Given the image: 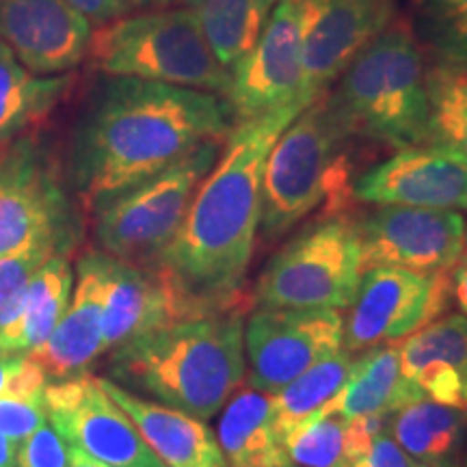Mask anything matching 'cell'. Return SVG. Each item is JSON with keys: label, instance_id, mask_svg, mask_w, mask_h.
Wrapping results in <instances>:
<instances>
[{"label": "cell", "instance_id": "obj_38", "mask_svg": "<svg viewBox=\"0 0 467 467\" xmlns=\"http://www.w3.org/2000/svg\"><path fill=\"white\" fill-rule=\"evenodd\" d=\"M69 467H113V465L102 463V461L89 457V454L78 451V448L69 446Z\"/></svg>", "mask_w": 467, "mask_h": 467}, {"label": "cell", "instance_id": "obj_6", "mask_svg": "<svg viewBox=\"0 0 467 467\" xmlns=\"http://www.w3.org/2000/svg\"><path fill=\"white\" fill-rule=\"evenodd\" d=\"M89 58L104 76L225 96L230 72L213 55L189 9L117 17L91 35Z\"/></svg>", "mask_w": 467, "mask_h": 467}, {"label": "cell", "instance_id": "obj_9", "mask_svg": "<svg viewBox=\"0 0 467 467\" xmlns=\"http://www.w3.org/2000/svg\"><path fill=\"white\" fill-rule=\"evenodd\" d=\"M37 244L69 254L76 217L55 156L28 134L0 151V260Z\"/></svg>", "mask_w": 467, "mask_h": 467}, {"label": "cell", "instance_id": "obj_40", "mask_svg": "<svg viewBox=\"0 0 467 467\" xmlns=\"http://www.w3.org/2000/svg\"><path fill=\"white\" fill-rule=\"evenodd\" d=\"M175 0H130V9H162Z\"/></svg>", "mask_w": 467, "mask_h": 467}, {"label": "cell", "instance_id": "obj_28", "mask_svg": "<svg viewBox=\"0 0 467 467\" xmlns=\"http://www.w3.org/2000/svg\"><path fill=\"white\" fill-rule=\"evenodd\" d=\"M389 435L418 463L454 459L467 437V411L420 399L389 418Z\"/></svg>", "mask_w": 467, "mask_h": 467}, {"label": "cell", "instance_id": "obj_8", "mask_svg": "<svg viewBox=\"0 0 467 467\" xmlns=\"http://www.w3.org/2000/svg\"><path fill=\"white\" fill-rule=\"evenodd\" d=\"M361 275L358 223L342 214L323 217L268 262L255 301L275 309H347Z\"/></svg>", "mask_w": 467, "mask_h": 467}, {"label": "cell", "instance_id": "obj_17", "mask_svg": "<svg viewBox=\"0 0 467 467\" xmlns=\"http://www.w3.org/2000/svg\"><path fill=\"white\" fill-rule=\"evenodd\" d=\"M91 35V22L67 0H0V44L37 76L78 67Z\"/></svg>", "mask_w": 467, "mask_h": 467}, {"label": "cell", "instance_id": "obj_39", "mask_svg": "<svg viewBox=\"0 0 467 467\" xmlns=\"http://www.w3.org/2000/svg\"><path fill=\"white\" fill-rule=\"evenodd\" d=\"M17 443L0 435V467H16Z\"/></svg>", "mask_w": 467, "mask_h": 467}, {"label": "cell", "instance_id": "obj_23", "mask_svg": "<svg viewBox=\"0 0 467 467\" xmlns=\"http://www.w3.org/2000/svg\"><path fill=\"white\" fill-rule=\"evenodd\" d=\"M214 435L227 467H295L273 426L271 394L251 385L225 402Z\"/></svg>", "mask_w": 467, "mask_h": 467}, {"label": "cell", "instance_id": "obj_10", "mask_svg": "<svg viewBox=\"0 0 467 467\" xmlns=\"http://www.w3.org/2000/svg\"><path fill=\"white\" fill-rule=\"evenodd\" d=\"M451 301V271L370 268L361 275L358 295L348 307L342 348L353 355L405 340L440 318Z\"/></svg>", "mask_w": 467, "mask_h": 467}, {"label": "cell", "instance_id": "obj_34", "mask_svg": "<svg viewBox=\"0 0 467 467\" xmlns=\"http://www.w3.org/2000/svg\"><path fill=\"white\" fill-rule=\"evenodd\" d=\"M348 467H416L409 454L402 451L399 443L394 441V437L389 435V429L385 431L372 441V446Z\"/></svg>", "mask_w": 467, "mask_h": 467}, {"label": "cell", "instance_id": "obj_7", "mask_svg": "<svg viewBox=\"0 0 467 467\" xmlns=\"http://www.w3.org/2000/svg\"><path fill=\"white\" fill-rule=\"evenodd\" d=\"M219 151L221 139H210L93 210L102 254L137 266H156L182 225L202 180L217 162Z\"/></svg>", "mask_w": 467, "mask_h": 467}, {"label": "cell", "instance_id": "obj_29", "mask_svg": "<svg viewBox=\"0 0 467 467\" xmlns=\"http://www.w3.org/2000/svg\"><path fill=\"white\" fill-rule=\"evenodd\" d=\"M353 361V355L340 348L337 353L314 364L277 394H271L273 426H275L279 441L284 443L296 426L318 416L336 399L342 385L347 383Z\"/></svg>", "mask_w": 467, "mask_h": 467}, {"label": "cell", "instance_id": "obj_22", "mask_svg": "<svg viewBox=\"0 0 467 467\" xmlns=\"http://www.w3.org/2000/svg\"><path fill=\"white\" fill-rule=\"evenodd\" d=\"M426 399L400 370L396 344L368 348L353 361L350 375L318 416H392L409 402Z\"/></svg>", "mask_w": 467, "mask_h": 467}, {"label": "cell", "instance_id": "obj_31", "mask_svg": "<svg viewBox=\"0 0 467 467\" xmlns=\"http://www.w3.org/2000/svg\"><path fill=\"white\" fill-rule=\"evenodd\" d=\"M46 385L42 368L28 359L22 375L0 394V435L20 443L48 422Z\"/></svg>", "mask_w": 467, "mask_h": 467}, {"label": "cell", "instance_id": "obj_3", "mask_svg": "<svg viewBox=\"0 0 467 467\" xmlns=\"http://www.w3.org/2000/svg\"><path fill=\"white\" fill-rule=\"evenodd\" d=\"M243 307L191 317L110 350L109 375L197 420L217 416L244 379Z\"/></svg>", "mask_w": 467, "mask_h": 467}, {"label": "cell", "instance_id": "obj_14", "mask_svg": "<svg viewBox=\"0 0 467 467\" xmlns=\"http://www.w3.org/2000/svg\"><path fill=\"white\" fill-rule=\"evenodd\" d=\"M48 420L67 446L113 467H165L132 420L87 375L46 385Z\"/></svg>", "mask_w": 467, "mask_h": 467}, {"label": "cell", "instance_id": "obj_20", "mask_svg": "<svg viewBox=\"0 0 467 467\" xmlns=\"http://www.w3.org/2000/svg\"><path fill=\"white\" fill-rule=\"evenodd\" d=\"M400 370L426 399L467 411V317L446 314L399 347Z\"/></svg>", "mask_w": 467, "mask_h": 467}, {"label": "cell", "instance_id": "obj_42", "mask_svg": "<svg viewBox=\"0 0 467 467\" xmlns=\"http://www.w3.org/2000/svg\"><path fill=\"white\" fill-rule=\"evenodd\" d=\"M459 465H461V467H467V448L463 451V459H461Z\"/></svg>", "mask_w": 467, "mask_h": 467}, {"label": "cell", "instance_id": "obj_1", "mask_svg": "<svg viewBox=\"0 0 467 467\" xmlns=\"http://www.w3.org/2000/svg\"><path fill=\"white\" fill-rule=\"evenodd\" d=\"M230 130V110L221 96L107 76L74 130L69 154L74 189L93 213L117 192Z\"/></svg>", "mask_w": 467, "mask_h": 467}, {"label": "cell", "instance_id": "obj_32", "mask_svg": "<svg viewBox=\"0 0 467 467\" xmlns=\"http://www.w3.org/2000/svg\"><path fill=\"white\" fill-rule=\"evenodd\" d=\"M418 31L437 58L467 66V0H422Z\"/></svg>", "mask_w": 467, "mask_h": 467}, {"label": "cell", "instance_id": "obj_35", "mask_svg": "<svg viewBox=\"0 0 467 467\" xmlns=\"http://www.w3.org/2000/svg\"><path fill=\"white\" fill-rule=\"evenodd\" d=\"M76 11H80L91 26H104L109 22L124 17L130 11V0H67Z\"/></svg>", "mask_w": 467, "mask_h": 467}, {"label": "cell", "instance_id": "obj_4", "mask_svg": "<svg viewBox=\"0 0 467 467\" xmlns=\"http://www.w3.org/2000/svg\"><path fill=\"white\" fill-rule=\"evenodd\" d=\"M325 102L348 139L396 151L426 143L429 102L422 52L407 22L392 26L355 58Z\"/></svg>", "mask_w": 467, "mask_h": 467}, {"label": "cell", "instance_id": "obj_30", "mask_svg": "<svg viewBox=\"0 0 467 467\" xmlns=\"http://www.w3.org/2000/svg\"><path fill=\"white\" fill-rule=\"evenodd\" d=\"M429 128L426 143L467 161V66L437 61L424 69Z\"/></svg>", "mask_w": 467, "mask_h": 467}, {"label": "cell", "instance_id": "obj_27", "mask_svg": "<svg viewBox=\"0 0 467 467\" xmlns=\"http://www.w3.org/2000/svg\"><path fill=\"white\" fill-rule=\"evenodd\" d=\"M72 288L74 271L67 255H52L28 284L20 317L0 348L20 355H31L33 350L42 348L69 307Z\"/></svg>", "mask_w": 467, "mask_h": 467}, {"label": "cell", "instance_id": "obj_41", "mask_svg": "<svg viewBox=\"0 0 467 467\" xmlns=\"http://www.w3.org/2000/svg\"><path fill=\"white\" fill-rule=\"evenodd\" d=\"M416 467H461L454 459L446 461H435V463H416Z\"/></svg>", "mask_w": 467, "mask_h": 467}, {"label": "cell", "instance_id": "obj_18", "mask_svg": "<svg viewBox=\"0 0 467 467\" xmlns=\"http://www.w3.org/2000/svg\"><path fill=\"white\" fill-rule=\"evenodd\" d=\"M203 312L161 266H137L107 255L102 344L104 353L134 337Z\"/></svg>", "mask_w": 467, "mask_h": 467}, {"label": "cell", "instance_id": "obj_11", "mask_svg": "<svg viewBox=\"0 0 467 467\" xmlns=\"http://www.w3.org/2000/svg\"><path fill=\"white\" fill-rule=\"evenodd\" d=\"M344 320L337 309L260 307L244 325L251 388L265 394L301 377L342 348Z\"/></svg>", "mask_w": 467, "mask_h": 467}, {"label": "cell", "instance_id": "obj_25", "mask_svg": "<svg viewBox=\"0 0 467 467\" xmlns=\"http://www.w3.org/2000/svg\"><path fill=\"white\" fill-rule=\"evenodd\" d=\"M72 85V76H37L0 44V151L42 121Z\"/></svg>", "mask_w": 467, "mask_h": 467}, {"label": "cell", "instance_id": "obj_36", "mask_svg": "<svg viewBox=\"0 0 467 467\" xmlns=\"http://www.w3.org/2000/svg\"><path fill=\"white\" fill-rule=\"evenodd\" d=\"M28 364L26 355L11 353V350L0 348V394L22 375L25 366Z\"/></svg>", "mask_w": 467, "mask_h": 467}, {"label": "cell", "instance_id": "obj_2", "mask_svg": "<svg viewBox=\"0 0 467 467\" xmlns=\"http://www.w3.org/2000/svg\"><path fill=\"white\" fill-rule=\"evenodd\" d=\"M306 109L290 102L232 126L178 234L156 262L203 312L236 306L262 217V173L273 143Z\"/></svg>", "mask_w": 467, "mask_h": 467}, {"label": "cell", "instance_id": "obj_16", "mask_svg": "<svg viewBox=\"0 0 467 467\" xmlns=\"http://www.w3.org/2000/svg\"><path fill=\"white\" fill-rule=\"evenodd\" d=\"M353 195L372 206L467 210V161L437 145H416L366 171Z\"/></svg>", "mask_w": 467, "mask_h": 467}, {"label": "cell", "instance_id": "obj_33", "mask_svg": "<svg viewBox=\"0 0 467 467\" xmlns=\"http://www.w3.org/2000/svg\"><path fill=\"white\" fill-rule=\"evenodd\" d=\"M16 467H69V446L48 422L17 443Z\"/></svg>", "mask_w": 467, "mask_h": 467}, {"label": "cell", "instance_id": "obj_43", "mask_svg": "<svg viewBox=\"0 0 467 467\" xmlns=\"http://www.w3.org/2000/svg\"><path fill=\"white\" fill-rule=\"evenodd\" d=\"M465 251H467V221H465Z\"/></svg>", "mask_w": 467, "mask_h": 467}, {"label": "cell", "instance_id": "obj_19", "mask_svg": "<svg viewBox=\"0 0 467 467\" xmlns=\"http://www.w3.org/2000/svg\"><path fill=\"white\" fill-rule=\"evenodd\" d=\"M107 292V254L87 251L76 266V288L69 307L42 348L26 355L42 368L46 381L57 383L87 375L104 355L102 317Z\"/></svg>", "mask_w": 467, "mask_h": 467}, {"label": "cell", "instance_id": "obj_21", "mask_svg": "<svg viewBox=\"0 0 467 467\" xmlns=\"http://www.w3.org/2000/svg\"><path fill=\"white\" fill-rule=\"evenodd\" d=\"M100 385L165 467H227L217 435L203 420L145 400L109 379H100Z\"/></svg>", "mask_w": 467, "mask_h": 467}, {"label": "cell", "instance_id": "obj_5", "mask_svg": "<svg viewBox=\"0 0 467 467\" xmlns=\"http://www.w3.org/2000/svg\"><path fill=\"white\" fill-rule=\"evenodd\" d=\"M348 134L320 96L273 143L262 173L260 227L268 238L323 210L337 217L353 195Z\"/></svg>", "mask_w": 467, "mask_h": 467}, {"label": "cell", "instance_id": "obj_37", "mask_svg": "<svg viewBox=\"0 0 467 467\" xmlns=\"http://www.w3.org/2000/svg\"><path fill=\"white\" fill-rule=\"evenodd\" d=\"M452 277V299L457 301V306L467 317V255L459 260V265L451 271Z\"/></svg>", "mask_w": 467, "mask_h": 467}, {"label": "cell", "instance_id": "obj_26", "mask_svg": "<svg viewBox=\"0 0 467 467\" xmlns=\"http://www.w3.org/2000/svg\"><path fill=\"white\" fill-rule=\"evenodd\" d=\"M213 55L227 72L254 50L277 0H184Z\"/></svg>", "mask_w": 467, "mask_h": 467}, {"label": "cell", "instance_id": "obj_13", "mask_svg": "<svg viewBox=\"0 0 467 467\" xmlns=\"http://www.w3.org/2000/svg\"><path fill=\"white\" fill-rule=\"evenodd\" d=\"M301 102L325 96L350 63L394 25L399 0H301Z\"/></svg>", "mask_w": 467, "mask_h": 467}, {"label": "cell", "instance_id": "obj_15", "mask_svg": "<svg viewBox=\"0 0 467 467\" xmlns=\"http://www.w3.org/2000/svg\"><path fill=\"white\" fill-rule=\"evenodd\" d=\"M301 0H277L258 44L230 74L223 102L230 110L232 126L255 119L290 102H301Z\"/></svg>", "mask_w": 467, "mask_h": 467}, {"label": "cell", "instance_id": "obj_12", "mask_svg": "<svg viewBox=\"0 0 467 467\" xmlns=\"http://www.w3.org/2000/svg\"><path fill=\"white\" fill-rule=\"evenodd\" d=\"M361 268L448 273L465 255L459 210L377 206L358 223Z\"/></svg>", "mask_w": 467, "mask_h": 467}, {"label": "cell", "instance_id": "obj_24", "mask_svg": "<svg viewBox=\"0 0 467 467\" xmlns=\"http://www.w3.org/2000/svg\"><path fill=\"white\" fill-rule=\"evenodd\" d=\"M389 418L314 416L285 437L284 448L295 465L348 467L389 429Z\"/></svg>", "mask_w": 467, "mask_h": 467}]
</instances>
